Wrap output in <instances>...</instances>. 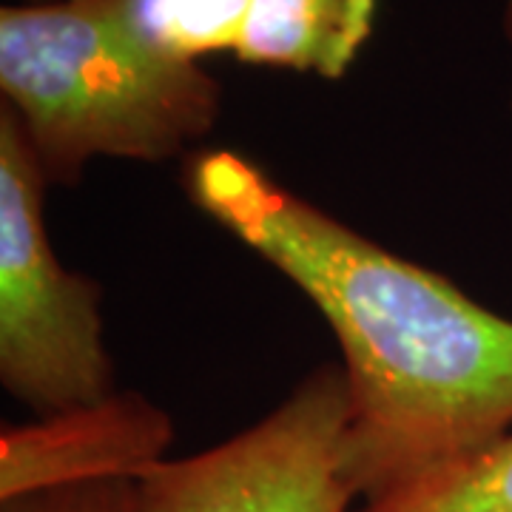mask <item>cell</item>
Returning a JSON list of instances; mask_svg holds the SVG:
<instances>
[{
    "instance_id": "cell-11",
    "label": "cell",
    "mask_w": 512,
    "mask_h": 512,
    "mask_svg": "<svg viewBox=\"0 0 512 512\" xmlns=\"http://www.w3.org/2000/svg\"><path fill=\"white\" fill-rule=\"evenodd\" d=\"M29 3H49V0H29Z\"/></svg>"
},
{
    "instance_id": "cell-3",
    "label": "cell",
    "mask_w": 512,
    "mask_h": 512,
    "mask_svg": "<svg viewBox=\"0 0 512 512\" xmlns=\"http://www.w3.org/2000/svg\"><path fill=\"white\" fill-rule=\"evenodd\" d=\"M46 177L15 111L0 109V379L37 416L109 399L100 285L60 265L43 225Z\"/></svg>"
},
{
    "instance_id": "cell-1",
    "label": "cell",
    "mask_w": 512,
    "mask_h": 512,
    "mask_svg": "<svg viewBox=\"0 0 512 512\" xmlns=\"http://www.w3.org/2000/svg\"><path fill=\"white\" fill-rule=\"evenodd\" d=\"M185 188L336 333L350 384L342 476L356 501L510 436L512 319L333 220L237 151L194 154Z\"/></svg>"
},
{
    "instance_id": "cell-2",
    "label": "cell",
    "mask_w": 512,
    "mask_h": 512,
    "mask_svg": "<svg viewBox=\"0 0 512 512\" xmlns=\"http://www.w3.org/2000/svg\"><path fill=\"white\" fill-rule=\"evenodd\" d=\"M0 89L49 185H77L94 157L163 163L220 120V83L160 52L120 0L0 9Z\"/></svg>"
},
{
    "instance_id": "cell-9",
    "label": "cell",
    "mask_w": 512,
    "mask_h": 512,
    "mask_svg": "<svg viewBox=\"0 0 512 512\" xmlns=\"http://www.w3.org/2000/svg\"><path fill=\"white\" fill-rule=\"evenodd\" d=\"M134 481H92L0 501V512H131Z\"/></svg>"
},
{
    "instance_id": "cell-10",
    "label": "cell",
    "mask_w": 512,
    "mask_h": 512,
    "mask_svg": "<svg viewBox=\"0 0 512 512\" xmlns=\"http://www.w3.org/2000/svg\"><path fill=\"white\" fill-rule=\"evenodd\" d=\"M504 26H507V37H510L512 46V0H507V18H504Z\"/></svg>"
},
{
    "instance_id": "cell-7",
    "label": "cell",
    "mask_w": 512,
    "mask_h": 512,
    "mask_svg": "<svg viewBox=\"0 0 512 512\" xmlns=\"http://www.w3.org/2000/svg\"><path fill=\"white\" fill-rule=\"evenodd\" d=\"M353 512H512V433Z\"/></svg>"
},
{
    "instance_id": "cell-6",
    "label": "cell",
    "mask_w": 512,
    "mask_h": 512,
    "mask_svg": "<svg viewBox=\"0 0 512 512\" xmlns=\"http://www.w3.org/2000/svg\"><path fill=\"white\" fill-rule=\"evenodd\" d=\"M379 0H251L237 60L339 80L376 29Z\"/></svg>"
},
{
    "instance_id": "cell-4",
    "label": "cell",
    "mask_w": 512,
    "mask_h": 512,
    "mask_svg": "<svg viewBox=\"0 0 512 512\" xmlns=\"http://www.w3.org/2000/svg\"><path fill=\"white\" fill-rule=\"evenodd\" d=\"M350 421L345 367L322 365L271 416L134 478L131 512H353L342 476Z\"/></svg>"
},
{
    "instance_id": "cell-5",
    "label": "cell",
    "mask_w": 512,
    "mask_h": 512,
    "mask_svg": "<svg viewBox=\"0 0 512 512\" xmlns=\"http://www.w3.org/2000/svg\"><path fill=\"white\" fill-rule=\"evenodd\" d=\"M171 416L140 393L72 407L0 433V501L92 484L134 481L165 461Z\"/></svg>"
},
{
    "instance_id": "cell-8",
    "label": "cell",
    "mask_w": 512,
    "mask_h": 512,
    "mask_svg": "<svg viewBox=\"0 0 512 512\" xmlns=\"http://www.w3.org/2000/svg\"><path fill=\"white\" fill-rule=\"evenodd\" d=\"M137 32L160 52L200 63L202 57L237 55L251 0H120Z\"/></svg>"
}]
</instances>
